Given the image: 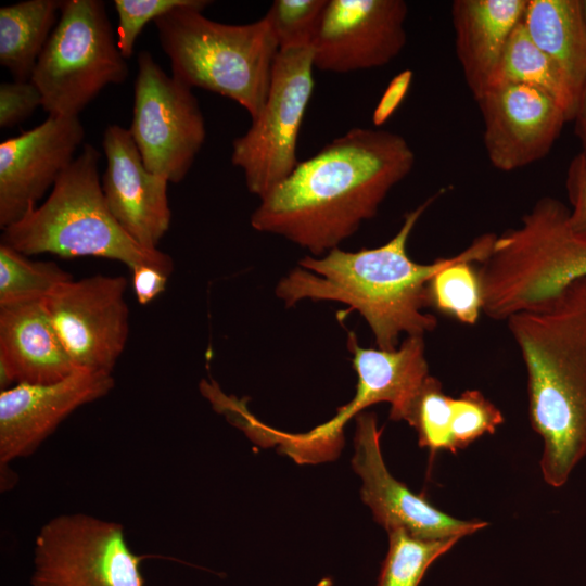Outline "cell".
I'll return each instance as SVG.
<instances>
[{"mask_svg":"<svg viewBox=\"0 0 586 586\" xmlns=\"http://www.w3.org/2000/svg\"><path fill=\"white\" fill-rule=\"evenodd\" d=\"M76 371L44 300L0 307L1 391L20 383H55Z\"/></svg>","mask_w":586,"mask_h":586,"instance_id":"obj_18","label":"cell"},{"mask_svg":"<svg viewBox=\"0 0 586 586\" xmlns=\"http://www.w3.org/2000/svg\"><path fill=\"white\" fill-rule=\"evenodd\" d=\"M388 533V550L377 586H419L430 565L459 540L423 539L403 530Z\"/></svg>","mask_w":586,"mask_h":586,"instance_id":"obj_25","label":"cell"},{"mask_svg":"<svg viewBox=\"0 0 586 586\" xmlns=\"http://www.w3.org/2000/svg\"><path fill=\"white\" fill-rule=\"evenodd\" d=\"M62 1L27 0L0 8V64L14 80H30Z\"/></svg>","mask_w":586,"mask_h":586,"instance_id":"obj_21","label":"cell"},{"mask_svg":"<svg viewBox=\"0 0 586 586\" xmlns=\"http://www.w3.org/2000/svg\"><path fill=\"white\" fill-rule=\"evenodd\" d=\"M477 275L482 311L505 320L586 278V235L569 224V207L543 196L517 227L495 235Z\"/></svg>","mask_w":586,"mask_h":586,"instance_id":"obj_5","label":"cell"},{"mask_svg":"<svg viewBox=\"0 0 586 586\" xmlns=\"http://www.w3.org/2000/svg\"><path fill=\"white\" fill-rule=\"evenodd\" d=\"M129 74L100 0H63L59 21L30 80L49 116L76 117L109 85Z\"/></svg>","mask_w":586,"mask_h":586,"instance_id":"obj_7","label":"cell"},{"mask_svg":"<svg viewBox=\"0 0 586 586\" xmlns=\"http://www.w3.org/2000/svg\"><path fill=\"white\" fill-rule=\"evenodd\" d=\"M102 145L106 167L101 184L111 214L136 243L158 250L171 221L168 180L146 169L129 129L109 125Z\"/></svg>","mask_w":586,"mask_h":586,"instance_id":"obj_17","label":"cell"},{"mask_svg":"<svg viewBox=\"0 0 586 586\" xmlns=\"http://www.w3.org/2000/svg\"><path fill=\"white\" fill-rule=\"evenodd\" d=\"M444 191L406 213L398 232L381 246L357 252L335 247L322 257H304L279 281L276 295L286 306L303 300L346 304L367 321L380 349H395L403 334L424 336L437 326L423 309L429 306L428 284L456 255L420 264L408 255L407 243L419 218Z\"/></svg>","mask_w":586,"mask_h":586,"instance_id":"obj_3","label":"cell"},{"mask_svg":"<svg viewBox=\"0 0 586 586\" xmlns=\"http://www.w3.org/2000/svg\"><path fill=\"white\" fill-rule=\"evenodd\" d=\"M211 3L207 0H115L118 50L125 59L130 58L139 34L149 22L178 8L207 7Z\"/></svg>","mask_w":586,"mask_h":586,"instance_id":"obj_29","label":"cell"},{"mask_svg":"<svg viewBox=\"0 0 586 586\" xmlns=\"http://www.w3.org/2000/svg\"><path fill=\"white\" fill-rule=\"evenodd\" d=\"M42 106V95L31 80L4 81L0 85V127L11 128Z\"/></svg>","mask_w":586,"mask_h":586,"instance_id":"obj_30","label":"cell"},{"mask_svg":"<svg viewBox=\"0 0 586 586\" xmlns=\"http://www.w3.org/2000/svg\"><path fill=\"white\" fill-rule=\"evenodd\" d=\"M579 5H581V12H582L585 29H586V0H579Z\"/></svg>","mask_w":586,"mask_h":586,"instance_id":"obj_35","label":"cell"},{"mask_svg":"<svg viewBox=\"0 0 586 586\" xmlns=\"http://www.w3.org/2000/svg\"><path fill=\"white\" fill-rule=\"evenodd\" d=\"M508 82L544 91L562 107L568 122L573 119L576 91L558 65L532 41L521 22L506 44L489 87Z\"/></svg>","mask_w":586,"mask_h":586,"instance_id":"obj_22","label":"cell"},{"mask_svg":"<svg viewBox=\"0 0 586 586\" xmlns=\"http://www.w3.org/2000/svg\"><path fill=\"white\" fill-rule=\"evenodd\" d=\"M501 411L480 391L467 390L453 400L451 436L455 449L466 448L504 423Z\"/></svg>","mask_w":586,"mask_h":586,"instance_id":"obj_28","label":"cell"},{"mask_svg":"<svg viewBox=\"0 0 586 586\" xmlns=\"http://www.w3.org/2000/svg\"><path fill=\"white\" fill-rule=\"evenodd\" d=\"M507 326L526 369L543 477L561 487L586 457V278L510 316Z\"/></svg>","mask_w":586,"mask_h":586,"instance_id":"obj_2","label":"cell"},{"mask_svg":"<svg viewBox=\"0 0 586 586\" xmlns=\"http://www.w3.org/2000/svg\"><path fill=\"white\" fill-rule=\"evenodd\" d=\"M130 270L133 292L140 305H146L160 295L170 276L152 265H138Z\"/></svg>","mask_w":586,"mask_h":586,"instance_id":"obj_32","label":"cell"},{"mask_svg":"<svg viewBox=\"0 0 586 586\" xmlns=\"http://www.w3.org/2000/svg\"><path fill=\"white\" fill-rule=\"evenodd\" d=\"M527 0H455L451 18L463 76L475 101L488 89Z\"/></svg>","mask_w":586,"mask_h":586,"instance_id":"obj_19","label":"cell"},{"mask_svg":"<svg viewBox=\"0 0 586 586\" xmlns=\"http://www.w3.org/2000/svg\"><path fill=\"white\" fill-rule=\"evenodd\" d=\"M380 436L373 413L356 417L352 464L361 480L360 497L387 532L403 530L423 539H460L487 525L480 520L453 518L396 480L385 466Z\"/></svg>","mask_w":586,"mask_h":586,"instance_id":"obj_13","label":"cell"},{"mask_svg":"<svg viewBox=\"0 0 586 586\" xmlns=\"http://www.w3.org/2000/svg\"><path fill=\"white\" fill-rule=\"evenodd\" d=\"M183 7L157 17L160 44L171 75L190 88L218 93L243 106L254 119L266 102L279 46L264 16L232 25Z\"/></svg>","mask_w":586,"mask_h":586,"instance_id":"obj_6","label":"cell"},{"mask_svg":"<svg viewBox=\"0 0 586 586\" xmlns=\"http://www.w3.org/2000/svg\"><path fill=\"white\" fill-rule=\"evenodd\" d=\"M494 233L475 238L442 268L428 284L429 306L463 324L473 326L482 313V292L474 265L482 264L491 254Z\"/></svg>","mask_w":586,"mask_h":586,"instance_id":"obj_23","label":"cell"},{"mask_svg":"<svg viewBox=\"0 0 586 586\" xmlns=\"http://www.w3.org/2000/svg\"><path fill=\"white\" fill-rule=\"evenodd\" d=\"M573 119L575 120V132L582 145L581 153L586 156V78L578 92Z\"/></svg>","mask_w":586,"mask_h":586,"instance_id":"obj_34","label":"cell"},{"mask_svg":"<svg viewBox=\"0 0 586 586\" xmlns=\"http://www.w3.org/2000/svg\"><path fill=\"white\" fill-rule=\"evenodd\" d=\"M73 276L53 262L29 256L0 244V307L46 300Z\"/></svg>","mask_w":586,"mask_h":586,"instance_id":"obj_24","label":"cell"},{"mask_svg":"<svg viewBox=\"0 0 586 586\" xmlns=\"http://www.w3.org/2000/svg\"><path fill=\"white\" fill-rule=\"evenodd\" d=\"M411 79L412 72L405 69L390 81L373 111L372 122L375 126L383 125L397 110L408 92Z\"/></svg>","mask_w":586,"mask_h":586,"instance_id":"obj_33","label":"cell"},{"mask_svg":"<svg viewBox=\"0 0 586 586\" xmlns=\"http://www.w3.org/2000/svg\"><path fill=\"white\" fill-rule=\"evenodd\" d=\"M123 276L94 275L58 286L44 305L77 370L112 373L129 334Z\"/></svg>","mask_w":586,"mask_h":586,"instance_id":"obj_11","label":"cell"},{"mask_svg":"<svg viewBox=\"0 0 586 586\" xmlns=\"http://www.w3.org/2000/svg\"><path fill=\"white\" fill-rule=\"evenodd\" d=\"M100 158V152L85 143L48 199L2 230L1 243L27 256L102 257L129 269L152 265L170 275V256L140 246L111 214L99 176Z\"/></svg>","mask_w":586,"mask_h":586,"instance_id":"obj_4","label":"cell"},{"mask_svg":"<svg viewBox=\"0 0 586 586\" xmlns=\"http://www.w3.org/2000/svg\"><path fill=\"white\" fill-rule=\"evenodd\" d=\"M521 23L577 93L586 78V29L579 0H527Z\"/></svg>","mask_w":586,"mask_h":586,"instance_id":"obj_20","label":"cell"},{"mask_svg":"<svg viewBox=\"0 0 586 586\" xmlns=\"http://www.w3.org/2000/svg\"><path fill=\"white\" fill-rule=\"evenodd\" d=\"M453 400L436 378H426L406 419L417 431L420 446L456 453L451 436Z\"/></svg>","mask_w":586,"mask_h":586,"instance_id":"obj_26","label":"cell"},{"mask_svg":"<svg viewBox=\"0 0 586 586\" xmlns=\"http://www.w3.org/2000/svg\"><path fill=\"white\" fill-rule=\"evenodd\" d=\"M328 0H276L265 17L279 51L311 48Z\"/></svg>","mask_w":586,"mask_h":586,"instance_id":"obj_27","label":"cell"},{"mask_svg":"<svg viewBox=\"0 0 586 586\" xmlns=\"http://www.w3.org/2000/svg\"><path fill=\"white\" fill-rule=\"evenodd\" d=\"M144 557L135 553L122 524L86 513L61 514L35 538L30 586H145Z\"/></svg>","mask_w":586,"mask_h":586,"instance_id":"obj_9","label":"cell"},{"mask_svg":"<svg viewBox=\"0 0 586 586\" xmlns=\"http://www.w3.org/2000/svg\"><path fill=\"white\" fill-rule=\"evenodd\" d=\"M565 186L571 205L569 224L574 231L586 235V156L581 152L569 165Z\"/></svg>","mask_w":586,"mask_h":586,"instance_id":"obj_31","label":"cell"},{"mask_svg":"<svg viewBox=\"0 0 586 586\" xmlns=\"http://www.w3.org/2000/svg\"><path fill=\"white\" fill-rule=\"evenodd\" d=\"M112 373L77 370L50 384H15L0 392V464L33 455L78 408L107 395Z\"/></svg>","mask_w":586,"mask_h":586,"instance_id":"obj_16","label":"cell"},{"mask_svg":"<svg viewBox=\"0 0 586 586\" xmlns=\"http://www.w3.org/2000/svg\"><path fill=\"white\" fill-rule=\"evenodd\" d=\"M415 162L400 135L352 128L300 161L286 179L260 199L251 226L322 255L377 214Z\"/></svg>","mask_w":586,"mask_h":586,"instance_id":"obj_1","label":"cell"},{"mask_svg":"<svg viewBox=\"0 0 586 586\" xmlns=\"http://www.w3.org/2000/svg\"><path fill=\"white\" fill-rule=\"evenodd\" d=\"M78 116H48L35 128L0 143V228L37 205L84 145Z\"/></svg>","mask_w":586,"mask_h":586,"instance_id":"obj_15","label":"cell"},{"mask_svg":"<svg viewBox=\"0 0 586 586\" xmlns=\"http://www.w3.org/2000/svg\"><path fill=\"white\" fill-rule=\"evenodd\" d=\"M313 49L279 51L263 110L232 142L231 163L243 170L247 190L264 198L300 161L296 146L313 90Z\"/></svg>","mask_w":586,"mask_h":586,"instance_id":"obj_8","label":"cell"},{"mask_svg":"<svg viewBox=\"0 0 586 586\" xmlns=\"http://www.w3.org/2000/svg\"><path fill=\"white\" fill-rule=\"evenodd\" d=\"M137 61L129 131L146 169L178 183L205 141L203 114L192 88L168 76L151 53L140 51Z\"/></svg>","mask_w":586,"mask_h":586,"instance_id":"obj_10","label":"cell"},{"mask_svg":"<svg viewBox=\"0 0 586 586\" xmlns=\"http://www.w3.org/2000/svg\"><path fill=\"white\" fill-rule=\"evenodd\" d=\"M491 164L512 171L545 157L568 122L547 93L521 84L489 87L477 100Z\"/></svg>","mask_w":586,"mask_h":586,"instance_id":"obj_14","label":"cell"},{"mask_svg":"<svg viewBox=\"0 0 586 586\" xmlns=\"http://www.w3.org/2000/svg\"><path fill=\"white\" fill-rule=\"evenodd\" d=\"M403 0H328L315 40L314 67L349 73L381 67L404 49Z\"/></svg>","mask_w":586,"mask_h":586,"instance_id":"obj_12","label":"cell"}]
</instances>
